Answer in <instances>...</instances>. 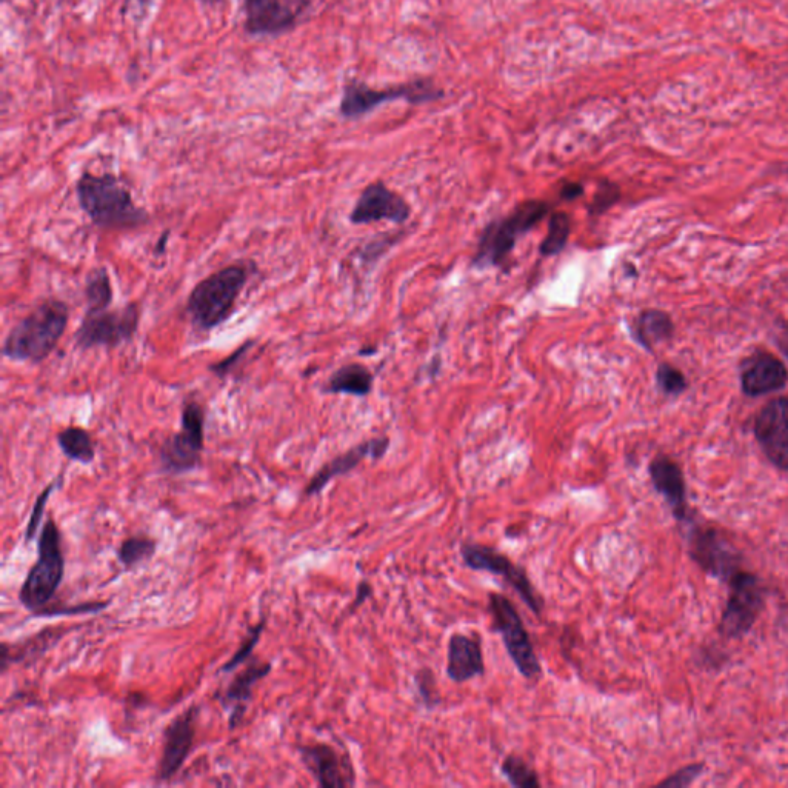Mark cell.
Returning <instances> with one entry per match:
<instances>
[{"mask_svg": "<svg viewBox=\"0 0 788 788\" xmlns=\"http://www.w3.org/2000/svg\"><path fill=\"white\" fill-rule=\"evenodd\" d=\"M76 196L84 213L99 228L134 230L150 219L144 208L137 207L124 182L111 173L85 171L77 179Z\"/></svg>", "mask_w": 788, "mask_h": 788, "instance_id": "6da1fadb", "label": "cell"}, {"mask_svg": "<svg viewBox=\"0 0 788 788\" xmlns=\"http://www.w3.org/2000/svg\"><path fill=\"white\" fill-rule=\"evenodd\" d=\"M70 308L61 299H45L17 322L4 341V356L14 362L41 364L61 342Z\"/></svg>", "mask_w": 788, "mask_h": 788, "instance_id": "7a4b0ae2", "label": "cell"}, {"mask_svg": "<svg viewBox=\"0 0 788 788\" xmlns=\"http://www.w3.org/2000/svg\"><path fill=\"white\" fill-rule=\"evenodd\" d=\"M248 279V265L230 264L197 282L187 301L193 327L208 333L230 319Z\"/></svg>", "mask_w": 788, "mask_h": 788, "instance_id": "3957f363", "label": "cell"}, {"mask_svg": "<svg viewBox=\"0 0 788 788\" xmlns=\"http://www.w3.org/2000/svg\"><path fill=\"white\" fill-rule=\"evenodd\" d=\"M553 205L538 199L521 202L505 218L491 221L482 231L476 248V267H504L519 239L541 224Z\"/></svg>", "mask_w": 788, "mask_h": 788, "instance_id": "277c9868", "label": "cell"}, {"mask_svg": "<svg viewBox=\"0 0 788 788\" xmlns=\"http://www.w3.org/2000/svg\"><path fill=\"white\" fill-rule=\"evenodd\" d=\"M37 561L28 571L19 591V601L30 612H41L48 607L65 575V556L62 551L61 531L54 519H47L37 542Z\"/></svg>", "mask_w": 788, "mask_h": 788, "instance_id": "5b68a950", "label": "cell"}, {"mask_svg": "<svg viewBox=\"0 0 788 788\" xmlns=\"http://www.w3.org/2000/svg\"><path fill=\"white\" fill-rule=\"evenodd\" d=\"M488 612L522 678L536 681L542 675L541 661L516 605L507 596L491 591L488 593Z\"/></svg>", "mask_w": 788, "mask_h": 788, "instance_id": "8992f818", "label": "cell"}, {"mask_svg": "<svg viewBox=\"0 0 788 788\" xmlns=\"http://www.w3.org/2000/svg\"><path fill=\"white\" fill-rule=\"evenodd\" d=\"M728 596L719 621V633L727 639H741L752 632L765 607V590L753 571L739 570L727 582Z\"/></svg>", "mask_w": 788, "mask_h": 788, "instance_id": "52a82bcc", "label": "cell"}, {"mask_svg": "<svg viewBox=\"0 0 788 788\" xmlns=\"http://www.w3.org/2000/svg\"><path fill=\"white\" fill-rule=\"evenodd\" d=\"M461 556L464 564L475 571H487L491 575L502 576L504 581L518 593L533 615L541 618L544 613L545 601L538 588L533 585L527 570L516 564L502 551L482 544H462Z\"/></svg>", "mask_w": 788, "mask_h": 788, "instance_id": "ba28073f", "label": "cell"}, {"mask_svg": "<svg viewBox=\"0 0 788 788\" xmlns=\"http://www.w3.org/2000/svg\"><path fill=\"white\" fill-rule=\"evenodd\" d=\"M139 322H141V307L136 302H130L124 308L117 310L85 313L74 336L76 347L81 350L119 347L125 342L133 341Z\"/></svg>", "mask_w": 788, "mask_h": 788, "instance_id": "9c48e42d", "label": "cell"}, {"mask_svg": "<svg viewBox=\"0 0 788 788\" xmlns=\"http://www.w3.org/2000/svg\"><path fill=\"white\" fill-rule=\"evenodd\" d=\"M688 556L704 571L727 584L742 570V555L725 533L712 525H693L688 531Z\"/></svg>", "mask_w": 788, "mask_h": 788, "instance_id": "30bf717a", "label": "cell"}, {"mask_svg": "<svg viewBox=\"0 0 788 788\" xmlns=\"http://www.w3.org/2000/svg\"><path fill=\"white\" fill-rule=\"evenodd\" d=\"M205 411L196 401L182 408L181 430L168 438L161 447V462L165 470L181 475L194 470L204 451Z\"/></svg>", "mask_w": 788, "mask_h": 788, "instance_id": "8fae6325", "label": "cell"}, {"mask_svg": "<svg viewBox=\"0 0 788 788\" xmlns=\"http://www.w3.org/2000/svg\"><path fill=\"white\" fill-rule=\"evenodd\" d=\"M242 8L250 36H282L304 21L311 0H244Z\"/></svg>", "mask_w": 788, "mask_h": 788, "instance_id": "7c38bea8", "label": "cell"}, {"mask_svg": "<svg viewBox=\"0 0 788 788\" xmlns=\"http://www.w3.org/2000/svg\"><path fill=\"white\" fill-rule=\"evenodd\" d=\"M753 435L773 467L788 471V396L762 405L753 421Z\"/></svg>", "mask_w": 788, "mask_h": 788, "instance_id": "4fadbf2b", "label": "cell"}, {"mask_svg": "<svg viewBox=\"0 0 788 788\" xmlns=\"http://www.w3.org/2000/svg\"><path fill=\"white\" fill-rule=\"evenodd\" d=\"M407 99L410 102L431 101L438 97V91L427 81L411 82V84L401 85L399 88H388V90H373L368 85L361 82L351 81L345 85L342 94L341 114L348 119L364 116L374 108L394 99Z\"/></svg>", "mask_w": 788, "mask_h": 788, "instance_id": "5bb4252c", "label": "cell"}, {"mask_svg": "<svg viewBox=\"0 0 788 788\" xmlns=\"http://www.w3.org/2000/svg\"><path fill=\"white\" fill-rule=\"evenodd\" d=\"M199 712L201 708L191 705L165 728L162 756L157 765V781H170L184 767L194 747Z\"/></svg>", "mask_w": 788, "mask_h": 788, "instance_id": "9a60e30c", "label": "cell"}, {"mask_svg": "<svg viewBox=\"0 0 788 788\" xmlns=\"http://www.w3.org/2000/svg\"><path fill=\"white\" fill-rule=\"evenodd\" d=\"M739 384L742 394L752 399L784 390L788 384L787 365L776 354L758 348L739 364Z\"/></svg>", "mask_w": 788, "mask_h": 788, "instance_id": "2e32d148", "label": "cell"}, {"mask_svg": "<svg viewBox=\"0 0 788 788\" xmlns=\"http://www.w3.org/2000/svg\"><path fill=\"white\" fill-rule=\"evenodd\" d=\"M411 207L401 194L388 188L384 182L368 185L350 213L353 225H370L374 222L388 221L396 225L405 224L410 219Z\"/></svg>", "mask_w": 788, "mask_h": 788, "instance_id": "e0dca14e", "label": "cell"}, {"mask_svg": "<svg viewBox=\"0 0 788 788\" xmlns=\"http://www.w3.org/2000/svg\"><path fill=\"white\" fill-rule=\"evenodd\" d=\"M298 750L305 768L321 787L345 788L356 784L350 758L339 753L333 745L318 742L301 745Z\"/></svg>", "mask_w": 788, "mask_h": 788, "instance_id": "ac0fdd59", "label": "cell"}, {"mask_svg": "<svg viewBox=\"0 0 788 788\" xmlns=\"http://www.w3.org/2000/svg\"><path fill=\"white\" fill-rule=\"evenodd\" d=\"M388 447H390V438H385L384 436V438L368 439V441L361 442L356 447L345 451L338 458L331 459L308 482L307 488H305V496L319 495L333 479L338 478V476L348 475L364 459L370 458L373 461H379V459L384 458Z\"/></svg>", "mask_w": 788, "mask_h": 788, "instance_id": "d6986e66", "label": "cell"}, {"mask_svg": "<svg viewBox=\"0 0 788 788\" xmlns=\"http://www.w3.org/2000/svg\"><path fill=\"white\" fill-rule=\"evenodd\" d=\"M648 476L676 521H688L687 484L681 465L670 456L658 455L648 464Z\"/></svg>", "mask_w": 788, "mask_h": 788, "instance_id": "ffe728a7", "label": "cell"}, {"mask_svg": "<svg viewBox=\"0 0 788 788\" xmlns=\"http://www.w3.org/2000/svg\"><path fill=\"white\" fill-rule=\"evenodd\" d=\"M485 675V659L479 635L455 633L448 639L447 676L456 684Z\"/></svg>", "mask_w": 788, "mask_h": 788, "instance_id": "44dd1931", "label": "cell"}, {"mask_svg": "<svg viewBox=\"0 0 788 788\" xmlns=\"http://www.w3.org/2000/svg\"><path fill=\"white\" fill-rule=\"evenodd\" d=\"M273 665L270 662L259 661L258 658H250L247 667L241 673L234 676L233 681L225 688L224 695L221 696V704L230 710V728L238 727L247 712L248 702L253 696L254 685L265 678L271 672Z\"/></svg>", "mask_w": 788, "mask_h": 788, "instance_id": "7402d4cb", "label": "cell"}, {"mask_svg": "<svg viewBox=\"0 0 788 788\" xmlns=\"http://www.w3.org/2000/svg\"><path fill=\"white\" fill-rule=\"evenodd\" d=\"M632 338L639 347L648 353H653L658 345L672 341L675 338L676 325L672 316L667 311L659 308H647L633 319Z\"/></svg>", "mask_w": 788, "mask_h": 788, "instance_id": "603a6c76", "label": "cell"}, {"mask_svg": "<svg viewBox=\"0 0 788 788\" xmlns=\"http://www.w3.org/2000/svg\"><path fill=\"white\" fill-rule=\"evenodd\" d=\"M65 632L67 630H64V627H51L45 628L33 638L27 639L24 644L11 645L4 642L2 644V659H0L2 673L7 672L10 665L27 661L28 658L33 661L41 658L51 645L56 644L64 636Z\"/></svg>", "mask_w": 788, "mask_h": 788, "instance_id": "cb8c5ba5", "label": "cell"}, {"mask_svg": "<svg viewBox=\"0 0 788 788\" xmlns=\"http://www.w3.org/2000/svg\"><path fill=\"white\" fill-rule=\"evenodd\" d=\"M374 376L362 364H347L334 371L324 387L327 394H350L365 398L373 388Z\"/></svg>", "mask_w": 788, "mask_h": 788, "instance_id": "d4e9b609", "label": "cell"}, {"mask_svg": "<svg viewBox=\"0 0 788 788\" xmlns=\"http://www.w3.org/2000/svg\"><path fill=\"white\" fill-rule=\"evenodd\" d=\"M57 444L71 461L91 464L96 458V447L90 433L81 427H68L57 435Z\"/></svg>", "mask_w": 788, "mask_h": 788, "instance_id": "484cf974", "label": "cell"}, {"mask_svg": "<svg viewBox=\"0 0 788 788\" xmlns=\"http://www.w3.org/2000/svg\"><path fill=\"white\" fill-rule=\"evenodd\" d=\"M85 301H87L85 313H96V311L110 308L111 302H113V285H111L110 273L107 268H96L88 274L87 284H85Z\"/></svg>", "mask_w": 788, "mask_h": 788, "instance_id": "4316f807", "label": "cell"}, {"mask_svg": "<svg viewBox=\"0 0 788 788\" xmlns=\"http://www.w3.org/2000/svg\"><path fill=\"white\" fill-rule=\"evenodd\" d=\"M571 234V219L565 211H553L548 219V231L539 253L544 258H551L556 254L562 253L567 247L568 239Z\"/></svg>", "mask_w": 788, "mask_h": 788, "instance_id": "83f0119b", "label": "cell"}, {"mask_svg": "<svg viewBox=\"0 0 788 788\" xmlns=\"http://www.w3.org/2000/svg\"><path fill=\"white\" fill-rule=\"evenodd\" d=\"M156 550V539L145 535L130 536V538L124 539L117 548V561L121 562L125 568H133L153 558Z\"/></svg>", "mask_w": 788, "mask_h": 788, "instance_id": "f1b7e54d", "label": "cell"}, {"mask_svg": "<svg viewBox=\"0 0 788 788\" xmlns=\"http://www.w3.org/2000/svg\"><path fill=\"white\" fill-rule=\"evenodd\" d=\"M501 773L516 788H541L542 782L538 772L524 758L508 755L502 761Z\"/></svg>", "mask_w": 788, "mask_h": 788, "instance_id": "f546056e", "label": "cell"}, {"mask_svg": "<svg viewBox=\"0 0 788 788\" xmlns=\"http://www.w3.org/2000/svg\"><path fill=\"white\" fill-rule=\"evenodd\" d=\"M655 381L659 391L664 396H668V398H678L690 387L687 376L678 367L670 364V362H662V364L658 365Z\"/></svg>", "mask_w": 788, "mask_h": 788, "instance_id": "4dcf8cb0", "label": "cell"}, {"mask_svg": "<svg viewBox=\"0 0 788 788\" xmlns=\"http://www.w3.org/2000/svg\"><path fill=\"white\" fill-rule=\"evenodd\" d=\"M265 624H267V621L262 619V621L254 625L253 628H250V632H248L247 638L244 639L241 647H239L238 650H236V653L231 656L230 661L225 662V665H222L221 673L234 672V670H236L239 665L250 661L251 653H253V650L256 648V645L259 644V641H261L262 633H264L265 630Z\"/></svg>", "mask_w": 788, "mask_h": 788, "instance_id": "1f68e13d", "label": "cell"}, {"mask_svg": "<svg viewBox=\"0 0 788 788\" xmlns=\"http://www.w3.org/2000/svg\"><path fill=\"white\" fill-rule=\"evenodd\" d=\"M619 199H621V190H619L618 185L610 181H602L599 184L595 197H593V201H591L590 207H588V213L591 216H601L605 211L615 207Z\"/></svg>", "mask_w": 788, "mask_h": 788, "instance_id": "d6a6232c", "label": "cell"}, {"mask_svg": "<svg viewBox=\"0 0 788 788\" xmlns=\"http://www.w3.org/2000/svg\"><path fill=\"white\" fill-rule=\"evenodd\" d=\"M415 684L418 688L419 696H421L422 704L427 708L438 707L439 693L438 684H436L435 675L431 672L430 668H421L415 675Z\"/></svg>", "mask_w": 788, "mask_h": 788, "instance_id": "836d02e7", "label": "cell"}, {"mask_svg": "<svg viewBox=\"0 0 788 788\" xmlns=\"http://www.w3.org/2000/svg\"><path fill=\"white\" fill-rule=\"evenodd\" d=\"M705 772V764L704 762H696V764H688L684 765V767L679 768L678 772L673 773V775L668 776L667 779L664 781L659 782V787L665 788H685L690 787V785L695 784L699 778H701L702 773Z\"/></svg>", "mask_w": 788, "mask_h": 788, "instance_id": "e575fe53", "label": "cell"}, {"mask_svg": "<svg viewBox=\"0 0 788 788\" xmlns=\"http://www.w3.org/2000/svg\"><path fill=\"white\" fill-rule=\"evenodd\" d=\"M57 484H59V481L51 482V484H48L47 487L42 490L41 495L37 496L36 502H34L33 505V511H31L30 519H28L27 530H25V541L31 542L36 538L37 528L41 525L42 516H44L45 507H47V501L50 499L51 493H53Z\"/></svg>", "mask_w": 788, "mask_h": 788, "instance_id": "d590c367", "label": "cell"}, {"mask_svg": "<svg viewBox=\"0 0 788 788\" xmlns=\"http://www.w3.org/2000/svg\"><path fill=\"white\" fill-rule=\"evenodd\" d=\"M110 602H84V604L70 605V607H47L41 612L34 613L36 616H64V615H94L108 608Z\"/></svg>", "mask_w": 788, "mask_h": 788, "instance_id": "8d00e7d4", "label": "cell"}, {"mask_svg": "<svg viewBox=\"0 0 788 788\" xmlns=\"http://www.w3.org/2000/svg\"><path fill=\"white\" fill-rule=\"evenodd\" d=\"M254 344H256V341L245 342V344L241 345L238 350L234 351V353H231L228 358H225L224 361L211 365L210 370L213 371V373L218 374L219 378H224V376H227L228 373L233 371L234 367H238L239 362L244 359L245 354H247L248 351L254 347Z\"/></svg>", "mask_w": 788, "mask_h": 788, "instance_id": "74e56055", "label": "cell"}, {"mask_svg": "<svg viewBox=\"0 0 788 788\" xmlns=\"http://www.w3.org/2000/svg\"><path fill=\"white\" fill-rule=\"evenodd\" d=\"M773 341H775V345L781 351L782 356L788 361V321H782V319L778 321Z\"/></svg>", "mask_w": 788, "mask_h": 788, "instance_id": "f35d334b", "label": "cell"}, {"mask_svg": "<svg viewBox=\"0 0 788 788\" xmlns=\"http://www.w3.org/2000/svg\"><path fill=\"white\" fill-rule=\"evenodd\" d=\"M582 194H584V187L579 182H567L562 185L561 191H559L562 201H576Z\"/></svg>", "mask_w": 788, "mask_h": 788, "instance_id": "ab89813d", "label": "cell"}, {"mask_svg": "<svg viewBox=\"0 0 788 788\" xmlns=\"http://www.w3.org/2000/svg\"><path fill=\"white\" fill-rule=\"evenodd\" d=\"M371 595H373V587H371L370 582L362 581L361 584L358 585V590H356V599H354L353 605H351V612L361 607L368 598H371Z\"/></svg>", "mask_w": 788, "mask_h": 788, "instance_id": "60d3db41", "label": "cell"}, {"mask_svg": "<svg viewBox=\"0 0 788 788\" xmlns=\"http://www.w3.org/2000/svg\"><path fill=\"white\" fill-rule=\"evenodd\" d=\"M168 234H170V231H165L164 236H162V238L159 239V242H157L156 248H154V253H156V254L164 253L165 245H167Z\"/></svg>", "mask_w": 788, "mask_h": 788, "instance_id": "b9f144b4", "label": "cell"}, {"mask_svg": "<svg viewBox=\"0 0 788 788\" xmlns=\"http://www.w3.org/2000/svg\"><path fill=\"white\" fill-rule=\"evenodd\" d=\"M137 2H139L141 5H148L150 4L151 0H137Z\"/></svg>", "mask_w": 788, "mask_h": 788, "instance_id": "7bdbcfd3", "label": "cell"}]
</instances>
